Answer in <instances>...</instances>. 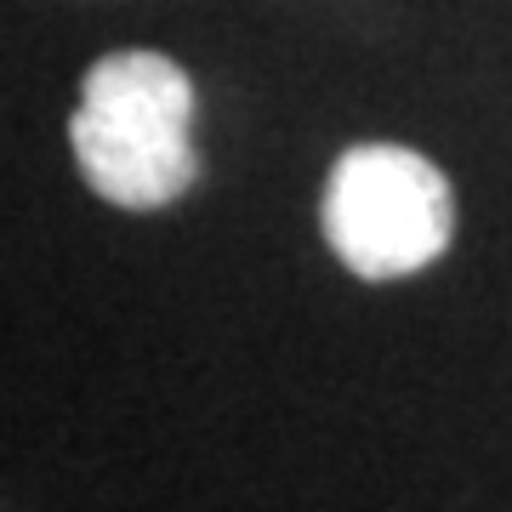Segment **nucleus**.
Listing matches in <instances>:
<instances>
[{"mask_svg": "<svg viewBox=\"0 0 512 512\" xmlns=\"http://www.w3.org/2000/svg\"><path fill=\"white\" fill-rule=\"evenodd\" d=\"M194 80L177 57L131 46L97 57L69 114L74 165L97 200L120 211H160L200 183L194 154Z\"/></svg>", "mask_w": 512, "mask_h": 512, "instance_id": "1", "label": "nucleus"}, {"mask_svg": "<svg viewBox=\"0 0 512 512\" xmlns=\"http://www.w3.org/2000/svg\"><path fill=\"white\" fill-rule=\"evenodd\" d=\"M325 239L359 279H404L433 268L456 234L444 171L404 143H353L325 183Z\"/></svg>", "mask_w": 512, "mask_h": 512, "instance_id": "2", "label": "nucleus"}]
</instances>
